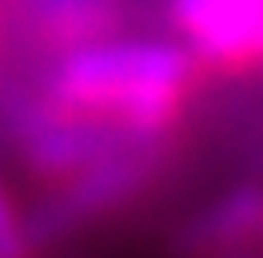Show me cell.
<instances>
[{
    "instance_id": "obj_1",
    "label": "cell",
    "mask_w": 263,
    "mask_h": 258,
    "mask_svg": "<svg viewBox=\"0 0 263 258\" xmlns=\"http://www.w3.org/2000/svg\"><path fill=\"white\" fill-rule=\"evenodd\" d=\"M203 64L180 40L112 36L48 56L40 88L124 139L167 143L192 107Z\"/></svg>"
},
{
    "instance_id": "obj_2",
    "label": "cell",
    "mask_w": 263,
    "mask_h": 258,
    "mask_svg": "<svg viewBox=\"0 0 263 258\" xmlns=\"http://www.w3.org/2000/svg\"><path fill=\"white\" fill-rule=\"evenodd\" d=\"M0 131L12 147L20 171H28L44 187L80 175L84 167H92L116 147L144 143V139H124L112 127L56 103L40 83L32 88L8 83L0 92Z\"/></svg>"
},
{
    "instance_id": "obj_3",
    "label": "cell",
    "mask_w": 263,
    "mask_h": 258,
    "mask_svg": "<svg viewBox=\"0 0 263 258\" xmlns=\"http://www.w3.org/2000/svg\"><path fill=\"white\" fill-rule=\"evenodd\" d=\"M167 24L203 72L263 68V0H167Z\"/></svg>"
},
{
    "instance_id": "obj_6",
    "label": "cell",
    "mask_w": 263,
    "mask_h": 258,
    "mask_svg": "<svg viewBox=\"0 0 263 258\" xmlns=\"http://www.w3.org/2000/svg\"><path fill=\"white\" fill-rule=\"evenodd\" d=\"M28 234H24V214L16 210V203L8 199L4 183H0V258H20L28 254Z\"/></svg>"
},
{
    "instance_id": "obj_5",
    "label": "cell",
    "mask_w": 263,
    "mask_h": 258,
    "mask_svg": "<svg viewBox=\"0 0 263 258\" xmlns=\"http://www.w3.org/2000/svg\"><path fill=\"white\" fill-rule=\"evenodd\" d=\"M187 254H263V187H235L180 234Z\"/></svg>"
},
{
    "instance_id": "obj_4",
    "label": "cell",
    "mask_w": 263,
    "mask_h": 258,
    "mask_svg": "<svg viewBox=\"0 0 263 258\" xmlns=\"http://www.w3.org/2000/svg\"><path fill=\"white\" fill-rule=\"evenodd\" d=\"M4 16L32 52L60 56L124 36L136 16V0H4Z\"/></svg>"
},
{
    "instance_id": "obj_7",
    "label": "cell",
    "mask_w": 263,
    "mask_h": 258,
    "mask_svg": "<svg viewBox=\"0 0 263 258\" xmlns=\"http://www.w3.org/2000/svg\"><path fill=\"white\" fill-rule=\"evenodd\" d=\"M0 20H4V0H0Z\"/></svg>"
}]
</instances>
